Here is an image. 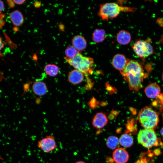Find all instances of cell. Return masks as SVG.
Wrapping results in <instances>:
<instances>
[{"label": "cell", "instance_id": "1", "mask_svg": "<svg viewBox=\"0 0 163 163\" xmlns=\"http://www.w3.org/2000/svg\"><path fill=\"white\" fill-rule=\"evenodd\" d=\"M120 73L128 82L130 90L137 92L142 88V82L146 75L143 66L138 61L128 59L125 68Z\"/></svg>", "mask_w": 163, "mask_h": 163}, {"label": "cell", "instance_id": "2", "mask_svg": "<svg viewBox=\"0 0 163 163\" xmlns=\"http://www.w3.org/2000/svg\"><path fill=\"white\" fill-rule=\"evenodd\" d=\"M69 64L82 73L87 78L92 74L94 67L93 58L83 56L80 53L72 59L66 60Z\"/></svg>", "mask_w": 163, "mask_h": 163}, {"label": "cell", "instance_id": "3", "mask_svg": "<svg viewBox=\"0 0 163 163\" xmlns=\"http://www.w3.org/2000/svg\"><path fill=\"white\" fill-rule=\"evenodd\" d=\"M138 119L141 126L146 129H154L159 122L158 113L151 107L147 106L140 110Z\"/></svg>", "mask_w": 163, "mask_h": 163}, {"label": "cell", "instance_id": "4", "mask_svg": "<svg viewBox=\"0 0 163 163\" xmlns=\"http://www.w3.org/2000/svg\"><path fill=\"white\" fill-rule=\"evenodd\" d=\"M131 9L115 3H107L100 5L98 14L102 19L107 21L110 18L116 17L121 11H129Z\"/></svg>", "mask_w": 163, "mask_h": 163}, {"label": "cell", "instance_id": "5", "mask_svg": "<svg viewBox=\"0 0 163 163\" xmlns=\"http://www.w3.org/2000/svg\"><path fill=\"white\" fill-rule=\"evenodd\" d=\"M138 142L146 148L157 146L160 142L153 129H144L139 132L137 136Z\"/></svg>", "mask_w": 163, "mask_h": 163}, {"label": "cell", "instance_id": "6", "mask_svg": "<svg viewBox=\"0 0 163 163\" xmlns=\"http://www.w3.org/2000/svg\"><path fill=\"white\" fill-rule=\"evenodd\" d=\"M132 48L136 54L140 58L146 57L153 53V47L149 40H138Z\"/></svg>", "mask_w": 163, "mask_h": 163}, {"label": "cell", "instance_id": "7", "mask_svg": "<svg viewBox=\"0 0 163 163\" xmlns=\"http://www.w3.org/2000/svg\"><path fill=\"white\" fill-rule=\"evenodd\" d=\"M37 146L45 152L52 151L57 147L54 137L51 135L46 136L38 141Z\"/></svg>", "mask_w": 163, "mask_h": 163}, {"label": "cell", "instance_id": "8", "mask_svg": "<svg viewBox=\"0 0 163 163\" xmlns=\"http://www.w3.org/2000/svg\"><path fill=\"white\" fill-rule=\"evenodd\" d=\"M113 159L116 163H126L128 161L129 156L127 152L122 148L115 149L112 154Z\"/></svg>", "mask_w": 163, "mask_h": 163}, {"label": "cell", "instance_id": "9", "mask_svg": "<svg viewBox=\"0 0 163 163\" xmlns=\"http://www.w3.org/2000/svg\"><path fill=\"white\" fill-rule=\"evenodd\" d=\"M128 60L124 55L117 54L113 56L112 65L115 69L121 73L125 68Z\"/></svg>", "mask_w": 163, "mask_h": 163}, {"label": "cell", "instance_id": "10", "mask_svg": "<svg viewBox=\"0 0 163 163\" xmlns=\"http://www.w3.org/2000/svg\"><path fill=\"white\" fill-rule=\"evenodd\" d=\"M108 122V119L106 114L102 112L97 113L94 117L92 124L97 129H101L106 126Z\"/></svg>", "mask_w": 163, "mask_h": 163}, {"label": "cell", "instance_id": "11", "mask_svg": "<svg viewBox=\"0 0 163 163\" xmlns=\"http://www.w3.org/2000/svg\"><path fill=\"white\" fill-rule=\"evenodd\" d=\"M84 75L80 71L74 69L70 71L68 75L69 82L73 85H77L82 82L84 79Z\"/></svg>", "mask_w": 163, "mask_h": 163}, {"label": "cell", "instance_id": "12", "mask_svg": "<svg viewBox=\"0 0 163 163\" xmlns=\"http://www.w3.org/2000/svg\"><path fill=\"white\" fill-rule=\"evenodd\" d=\"M160 87L155 83H152L148 85L144 89V92L147 97L152 99L157 97L160 94Z\"/></svg>", "mask_w": 163, "mask_h": 163}, {"label": "cell", "instance_id": "13", "mask_svg": "<svg viewBox=\"0 0 163 163\" xmlns=\"http://www.w3.org/2000/svg\"><path fill=\"white\" fill-rule=\"evenodd\" d=\"M32 89L35 94L40 96L45 95L48 92V88L46 83L40 80L34 83Z\"/></svg>", "mask_w": 163, "mask_h": 163}, {"label": "cell", "instance_id": "14", "mask_svg": "<svg viewBox=\"0 0 163 163\" xmlns=\"http://www.w3.org/2000/svg\"><path fill=\"white\" fill-rule=\"evenodd\" d=\"M72 46L79 51L84 50L87 46L86 40L81 35L75 36L72 40Z\"/></svg>", "mask_w": 163, "mask_h": 163}, {"label": "cell", "instance_id": "15", "mask_svg": "<svg viewBox=\"0 0 163 163\" xmlns=\"http://www.w3.org/2000/svg\"><path fill=\"white\" fill-rule=\"evenodd\" d=\"M9 17L13 24L15 26H20L24 22L23 16L21 12L18 10L11 12L10 14Z\"/></svg>", "mask_w": 163, "mask_h": 163}, {"label": "cell", "instance_id": "16", "mask_svg": "<svg viewBox=\"0 0 163 163\" xmlns=\"http://www.w3.org/2000/svg\"><path fill=\"white\" fill-rule=\"evenodd\" d=\"M117 40L120 44L125 45L128 44L131 40L130 33L125 30H121L117 35Z\"/></svg>", "mask_w": 163, "mask_h": 163}, {"label": "cell", "instance_id": "17", "mask_svg": "<svg viewBox=\"0 0 163 163\" xmlns=\"http://www.w3.org/2000/svg\"><path fill=\"white\" fill-rule=\"evenodd\" d=\"M119 144L123 147H129L133 143V139L132 136L127 133L122 134L119 139Z\"/></svg>", "mask_w": 163, "mask_h": 163}, {"label": "cell", "instance_id": "18", "mask_svg": "<svg viewBox=\"0 0 163 163\" xmlns=\"http://www.w3.org/2000/svg\"><path fill=\"white\" fill-rule=\"evenodd\" d=\"M45 72L51 77H55L59 72V67L54 64H49L46 65L44 68Z\"/></svg>", "mask_w": 163, "mask_h": 163}, {"label": "cell", "instance_id": "19", "mask_svg": "<svg viewBox=\"0 0 163 163\" xmlns=\"http://www.w3.org/2000/svg\"><path fill=\"white\" fill-rule=\"evenodd\" d=\"M105 31L102 29H96L94 31L92 35V39L96 43L103 41L105 38Z\"/></svg>", "mask_w": 163, "mask_h": 163}, {"label": "cell", "instance_id": "20", "mask_svg": "<svg viewBox=\"0 0 163 163\" xmlns=\"http://www.w3.org/2000/svg\"><path fill=\"white\" fill-rule=\"evenodd\" d=\"M106 145L111 149H115L118 147L119 144V139L118 138L114 136H109L106 142Z\"/></svg>", "mask_w": 163, "mask_h": 163}, {"label": "cell", "instance_id": "21", "mask_svg": "<svg viewBox=\"0 0 163 163\" xmlns=\"http://www.w3.org/2000/svg\"><path fill=\"white\" fill-rule=\"evenodd\" d=\"M79 53V51L72 46H69L65 50V59L66 60L72 59Z\"/></svg>", "mask_w": 163, "mask_h": 163}, {"label": "cell", "instance_id": "22", "mask_svg": "<svg viewBox=\"0 0 163 163\" xmlns=\"http://www.w3.org/2000/svg\"><path fill=\"white\" fill-rule=\"evenodd\" d=\"M7 2L10 8H13L14 7L15 3L13 0H8L7 1Z\"/></svg>", "mask_w": 163, "mask_h": 163}, {"label": "cell", "instance_id": "23", "mask_svg": "<svg viewBox=\"0 0 163 163\" xmlns=\"http://www.w3.org/2000/svg\"><path fill=\"white\" fill-rule=\"evenodd\" d=\"M14 3L17 5H21L23 4L26 0H13Z\"/></svg>", "mask_w": 163, "mask_h": 163}, {"label": "cell", "instance_id": "24", "mask_svg": "<svg viewBox=\"0 0 163 163\" xmlns=\"http://www.w3.org/2000/svg\"><path fill=\"white\" fill-rule=\"evenodd\" d=\"M4 44L2 42V38L1 37H0V51L4 47Z\"/></svg>", "mask_w": 163, "mask_h": 163}, {"label": "cell", "instance_id": "25", "mask_svg": "<svg viewBox=\"0 0 163 163\" xmlns=\"http://www.w3.org/2000/svg\"><path fill=\"white\" fill-rule=\"evenodd\" d=\"M4 8V5L3 2L0 0V12L3 10Z\"/></svg>", "mask_w": 163, "mask_h": 163}, {"label": "cell", "instance_id": "26", "mask_svg": "<svg viewBox=\"0 0 163 163\" xmlns=\"http://www.w3.org/2000/svg\"><path fill=\"white\" fill-rule=\"evenodd\" d=\"M5 79L3 73L0 70V82Z\"/></svg>", "mask_w": 163, "mask_h": 163}, {"label": "cell", "instance_id": "27", "mask_svg": "<svg viewBox=\"0 0 163 163\" xmlns=\"http://www.w3.org/2000/svg\"><path fill=\"white\" fill-rule=\"evenodd\" d=\"M41 4L40 2H35L34 4V6L36 8H39L41 6Z\"/></svg>", "mask_w": 163, "mask_h": 163}, {"label": "cell", "instance_id": "28", "mask_svg": "<svg viewBox=\"0 0 163 163\" xmlns=\"http://www.w3.org/2000/svg\"><path fill=\"white\" fill-rule=\"evenodd\" d=\"M160 133L162 137L163 138V127L160 130Z\"/></svg>", "mask_w": 163, "mask_h": 163}, {"label": "cell", "instance_id": "29", "mask_svg": "<svg viewBox=\"0 0 163 163\" xmlns=\"http://www.w3.org/2000/svg\"><path fill=\"white\" fill-rule=\"evenodd\" d=\"M75 163H85V162L83 161H78L76 162H75Z\"/></svg>", "mask_w": 163, "mask_h": 163}, {"label": "cell", "instance_id": "30", "mask_svg": "<svg viewBox=\"0 0 163 163\" xmlns=\"http://www.w3.org/2000/svg\"><path fill=\"white\" fill-rule=\"evenodd\" d=\"M162 80L163 81V73H162Z\"/></svg>", "mask_w": 163, "mask_h": 163}, {"label": "cell", "instance_id": "31", "mask_svg": "<svg viewBox=\"0 0 163 163\" xmlns=\"http://www.w3.org/2000/svg\"><path fill=\"white\" fill-rule=\"evenodd\" d=\"M162 117H163V116H162Z\"/></svg>", "mask_w": 163, "mask_h": 163}]
</instances>
